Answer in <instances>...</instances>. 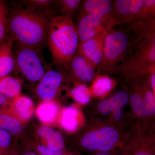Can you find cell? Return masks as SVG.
I'll list each match as a JSON object with an SVG mask.
<instances>
[{
    "label": "cell",
    "instance_id": "obj_1",
    "mask_svg": "<svg viewBox=\"0 0 155 155\" xmlns=\"http://www.w3.org/2000/svg\"><path fill=\"white\" fill-rule=\"evenodd\" d=\"M52 17L50 12L28 7L8 11L7 37L14 42L40 48L47 41Z\"/></svg>",
    "mask_w": 155,
    "mask_h": 155
},
{
    "label": "cell",
    "instance_id": "obj_2",
    "mask_svg": "<svg viewBox=\"0 0 155 155\" xmlns=\"http://www.w3.org/2000/svg\"><path fill=\"white\" fill-rule=\"evenodd\" d=\"M47 41L54 63L58 68L67 70L80 43L72 19L62 15L52 17Z\"/></svg>",
    "mask_w": 155,
    "mask_h": 155
},
{
    "label": "cell",
    "instance_id": "obj_3",
    "mask_svg": "<svg viewBox=\"0 0 155 155\" xmlns=\"http://www.w3.org/2000/svg\"><path fill=\"white\" fill-rule=\"evenodd\" d=\"M125 28L115 27L108 31L105 39L102 59L97 72H117L127 58L136 41V36L129 25Z\"/></svg>",
    "mask_w": 155,
    "mask_h": 155
},
{
    "label": "cell",
    "instance_id": "obj_4",
    "mask_svg": "<svg viewBox=\"0 0 155 155\" xmlns=\"http://www.w3.org/2000/svg\"><path fill=\"white\" fill-rule=\"evenodd\" d=\"M15 43V42H14ZM14 67L13 72L28 83H38L49 70L40 48L15 42L14 45Z\"/></svg>",
    "mask_w": 155,
    "mask_h": 155
},
{
    "label": "cell",
    "instance_id": "obj_5",
    "mask_svg": "<svg viewBox=\"0 0 155 155\" xmlns=\"http://www.w3.org/2000/svg\"><path fill=\"white\" fill-rule=\"evenodd\" d=\"M155 65V33L146 37H137L130 54L117 72L131 75L147 74Z\"/></svg>",
    "mask_w": 155,
    "mask_h": 155
},
{
    "label": "cell",
    "instance_id": "obj_6",
    "mask_svg": "<svg viewBox=\"0 0 155 155\" xmlns=\"http://www.w3.org/2000/svg\"><path fill=\"white\" fill-rule=\"evenodd\" d=\"M118 139L119 134L116 130L111 127H104L84 136L81 144L90 150L107 152L113 148Z\"/></svg>",
    "mask_w": 155,
    "mask_h": 155
},
{
    "label": "cell",
    "instance_id": "obj_7",
    "mask_svg": "<svg viewBox=\"0 0 155 155\" xmlns=\"http://www.w3.org/2000/svg\"><path fill=\"white\" fill-rule=\"evenodd\" d=\"M81 4L83 13L101 20L107 26L108 31L118 25L114 16V1L86 0Z\"/></svg>",
    "mask_w": 155,
    "mask_h": 155
},
{
    "label": "cell",
    "instance_id": "obj_8",
    "mask_svg": "<svg viewBox=\"0 0 155 155\" xmlns=\"http://www.w3.org/2000/svg\"><path fill=\"white\" fill-rule=\"evenodd\" d=\"M64 79L63 72L60 70H48L37 85L38 96L42 101H52L57 95Z\"/></svg>",
    "mask_w": 155,
    "mask_h": 155
},
{
    "label": "cell",
    "instance_id": "obj_9",
    "mask_svg": "<svg viewBox=\"0 0 155 155\" xmlns=\"http://www.w3.org/2000/svg\"><path fill=\"white\" fill-rule=\"evenodd\" d=\"M108 31H104L86 41L79 43L77 52L97 68L102 59L105 39Z\"/></svg>",
    "mask_w": 155,
    "mask_h": 155
},
{
    "label": "cell",
    "instance_id": "obj_10",
    "mask_svg": "<svg viewBox=\"0 0 155 155\" xmlns=\"http://www.w3.org/2000/svg\"><path fill=\"white\" fill-rule=\"evenodd\" d=\"M145 0H116L114 1V13L118 25H128L140 11Z\"/></svg>",
    "mask_w": 155,
    "mask_h": 155
},
{
    "label": "cell",
    "instance_id": "obj_11",
    "mask_svg": "<svg viewBox=\"0 0 155 155\" xmlns=\"http://www.w3.org/2000/svg\"><path fill=\"white\" fill-rule=\"evenodd\" d=\"M76 26L80 43L92 38L104 31H108L107 26L101 20L84 13L81 15Z\"/></svg>",
    "mask_w": 155,
    "mask_h": 155
},
{
    "label": "cell",
    "instance_id": "obj_12",
    "mask_svg": "<svg viewBox=\"0 0 155 155\" xmlns=\"http://www.w3.org/2000/svg\"><path fill=\"white\" fill-rule=\"evenodd\" d=\"M96 69L88 60L77 52L69 62L67 70L78 80L87 82L94 78Z\"/></svg>",
    "mask_w": 155,
    "mask_h": 155
},
{
    "label": "cell",
    "instance_id": "obj_13",
    "mask_svg": "<svg viewBox=\"0 0 155 155\" xmlns=\"http://www.w3.org/2000/svg\"><path fill=\"white\" fill-rule=\"evenodd\" d=\"M5 107L23 125L31 119L34 111L32 100L28 97L21 95L12 99Z\"/></svg>",
    "mask_w": 155,
    "mask_h": 155
},
{
    "label": "cell",
    "instance_id": "obj_14",
    "mask_svg": "<svg viewBox=\"0 0 155 155\" xmlns=\"http://www.w3.org/2000/svg\"><path fill=\"white\" fill-rule=\"evenodd\" d=\"M36 134L40 144L53 151L65 152L64 138L60 132L49 126L42 125L38 128Z\"/></svg>",
    "mask_w": 155,
    "mask_h": 155
},
{
    "label": "cell",
    "instance_id": "obj_15",
    "mask_svg": "<svg viewBox=\"0 0 155 155\" xmlns=\"http://www.w3.org/2000/svg\"><path fill=\"white\" fill-rule=\"evenodd\" d=\"M14 41L7 37L0 45V78L9 75L14 70Z\"/></svg>",
    "mask_w": 155,
    "mask_h": 155
},
{
    "label": "cell",
    "instance_id": "obj_16",
    "mask_svg": "<svg viewBox=\"0 0 155 155\" xmlns=\"http://www.w3.org/2000/svg\"><path fill=\"white\" fill-rule=\"evenodd\" d=\"M0 129L16 137L22 135L24 130L23 124L8 110L5 106L0 109Z\"/></svg>",
    "mask_w": 155,
    "mask_h": 155
},
{
    "label": "cell",
    "instance_id": "obj_17",
    "mask_svg": "<svg viewBox=\"0 0 155 155\" xmlns=\"http://www.w3.org/2000/svg\"><path fill=\"white\" fill-rule=\"evenodd\" d=\"M128 93L124 91L118 92L114 96L104 100L98 107L100 113L104 115L110 114L112 111L121 109L129 101Z\"/></svg>",
    "mask_w": 155,
    "mask_h": 155
},
{
    "label": "cell",
    "instance_id": "obj_18",
    "mask_svg": "<svg viewBox=\"0 0 155 155\" xmlns=\"http://www.w3.org/2000/svg\"><path fill=\"white\" fill-rule=\"evenodd\" d=\"M59 111L58 105L53 100L42 101L36 108L35 114L42 123L49 125L55 122Z\"/></svg>",
    "mask_w": 155,
    "mask_h": 155
},
{
    "label": "cell",
    "instance_id": "obj_19",
    "mask_svg": "<svg viewBox=\"0 0 155 155\" xmlns=\"http://www.w3.org/2000/svg\"><path fill=\"white\" fill-rule=\"evenodd\" d=\"M21 90V82L17 78L10 75L0 78V93L8 99L20 95Z\"/></svg>",
    "mask_w": 155,
    "mask_h": 155
},
{
    "label": "cell",
    "instance_id": "obj_20",
    "mask_svg": "<svg viewBox=\"0 0 155 155\" xmlns=\"http://www.w3.org/2000/svg\"><path fill=\"white\" fill-rule=\"evenodd\" d=\"M78 113V110L75 107H67L63 110L61 114V124L65 130L72 132L77 129Z\"/></svg>",
    "mask_w": 155,
    "mask_h": 155
},
{
    "label": "cell",
    "instance_id": "obj_21",
    "mask_svg": "<svg viewBox=\"0 0 155 155\" xmlns=\"http://www.w3.org/2000/svg\"><path fill=\"white\" fill-rule=\"evenodd\" d=\"M114 81L110 78L107 76L98 77L93 86V92L97 97L102 96L112 89Z\"/></svg>",
    "mask_w": 155,
    "mask_h": 155
},
{
    "label": "cell",
    "instance_id": "obj_22",
    "mask_svg": "<svg viewBox=\"0 0 155 155\" xmlns=\"http://www.w3.org/2000/svg\"><path fill=\"white\" fill-rule=\"evenodd\" d=\"M155 20V0H145L142 8L134 20L150 22Z\"/></svg>",
    "mask_w": 155,
    "mask_h": 155
},
{
    "label": "cell",
    "instance_id": "obj_23",
    "mask_svg": "<svg viewBox=\"0 0 155 155\" xmlns=\"http://www.w3.org/2000/svg\"><path fill=\"white\" fill-rule=\"evenodd\" d=\"M70 93L72 97L81 104H87L90 101L91 92L84 84H77L71 90Z\"/></svg>",
    "mask_w": 155,
    "mask_h": 155
},
{
    "label": "cell",
    "instance_id": "obj_24",
    "mask_svg": "<svg viewBox=\"0 0 155 155\" xmlns=\"http://www.w3.org/2000/svg\"><path fill=\"white\" fill-rule=\"evenodd\" d=\"M61 9V15L72 19L75 13L80 8L82 1L81 0H61L57 1Z\"/></svg>",
    "mask_w": 155,
    "mask_h": 155
},
{
    "label": "cell",
    "instance_id": "obj_25",
    "mask_svg": "<svg viewBox=\"0 0 155 155\" xmlns=\"http://www.w3.org/2000/svg\"><path fill=\"white\" fill-rule=\"evenodd\" d=\"M8 11L5 2L0 1V43L7 38Z\"/></svg>",
    "mask_w": 155,
    "mask_h": 155
},
{
    "label": "cell",
    "instance_id": "obj_26",
    "mask_svg": "<svg viewBox=\"0 0 155 155\" xmlns=\"http://www.w3.org/2000/svg\"><path fill=\"white\" fill-rule=\"evenodd\" d=\"M130 101L135 114L139 117L147 116L143 98L138 93H134L131 95Z\"/></svg>",
    "mask_w": 155,
    "mask_h": 155
},
{
    "label": "cell",
    "instance_id": "obj_27",
    "mask_svg": "<svg viewBox=\"0 0 155 155\" xmlns=\"http://www.w3.org/2000/svg\"><path fill=\"white\" fill-rule=\"evenodd\" d=\"M12 136L5 130L0 129V155H5L13 147Z\"/></svg>",
    "mask_w": 155,
    "mask_h": 155
},
{
    "label": "cell",
    "instance_id": "obj_28",
    "mask_svg": "<svg viewBox=\"0 0 155 155\" xmlns=\"http://www.w3.org/2000/svg\"><path fill=\"white\" fill-rule=\"evenodd\" d=\"M147 116H153L155 113V94L151 91H147L143 98Z\"/></svg>",
    "mask_w": 155,
    "mask_h": 155
},
{
    "label": "cell",
    "instance_id": "obj_29",
    "mask_svg": "<svg viewBox=\"0 0 155 155\" xmlns=\"http://www.w3.org/2000/svg\"><path fill=\"white\" fill-rule=\"evenodd\" d=\"M25 3L27 7L40 11L48 12V8L54 2L50 0H30L22 1Z\"/></svg>",
    "mask_w": 155,
    "mask_h": 155
},
{
    "label": "cell",
    "instance_id": "obj_30",
    "mask_svg": "<svg viewBox=\"0 0 155 155\" xmlns=\"http://www.w3.org/2000/svg\"><path fill=\"white\" fill-rule=\"evenodd\" d=\"M31 149L34 150L38 155H65V152H57L49 149L46 147L38 143L31 145Z\"/></svg>",
    "mask_w": 155,
    "mask_h": 155
},
{
    "label": "cell",
    "instance_id": "obj_31",
    "mask_svg": "<svg viewBox=\"0 0 155 155\" xmlns=\"http://www.w3.org/2000/svg\"><path fill=\"white\" fill-rule=\"evenodd\" d=\"M20 154L18 148L13 145L11 150L5 155H20Z\"/></svg>",
    "mask_w": 155,
    "mask_h": 155
},
{
    "label": "cell",
    "instance_id": "obj_32",
    "mask_svg": "<svg viewBox=\"0 0 155 155\" xmlns=\"http://www.w3.org/2000/svg\"><path fill=\"white\" fill-rule=\"evenodd\" d=\"M9 101V100L8 98L0 93V109L8 104Z\"/></svg>",
    "mask_w": 155,
    "mask_h": 155
},
{
    "label": "cell",
    "instance_id": "obj_33",
    "mask_svg": "<svg viewBox=\"0 0 155 155\" xmlns=\"http://www.w3.org/2000/svg\"><path fill=\"white\" fill-rule=\"evenodd\" d=\"M122 112L121 109L116 110L114 111V116L115 119L117 120H119L121 119L122 117Z\"/></svg>",
    "mask_w": 155,
    "mask_h": 155
},
{
    "label": "cell",
    "instance_id": "obj_34",
    "mask_svg": "<svg viewBox=\"0 0 155 155\" xmlns=\"http://www.w3.org/2000/svg\"><path fill=\"white\" fill-rule=\"evenodd\" d=\"M20 155H38L34 150H31L30 149L24 151Z\"/></svg>",
    "mask_w": 155,
    "mask_h": 155
},
{
    "label": "cell",
    "instance_id": "obj_35",
    "mask_svg": "<svg viewBox=\"0 0 155 155\" xmlns=\"http://www.w3.org/2000/svg\"><path fill=\"white\" fill-rule=\"evenodd\" d=\"M133 155H155L153 153L145 151H140L134 153Z\"/></svg>",
    "mask_w": 155,
    "mask_h": 155
},
{
    "label": "cell",
    "instance_id": "obj_36",
    "mask_svg": "<svg viewBox=\"0 0 155 155\" xmlns=\"http://www.w3.org/2000/svg\"><path fill=\"white\" fill-rule=\"evenodd\" d=\"M91 155H110L108 152H99L96 154Z\"/></svg>",
    "mask_w": 155,
    "mask_h": 155
},
{
    "label": "cell",
    "instance_id": "obj_37",
    "mask_svg": "<svg viewBox=\"0 0 155 155\" xmlns=\"http://www.w3.org/2000/svg\"><path fill=\"white\" fill-rule=\"evenodd\" d=\"M65 155H76L75 154L70 153L67 154H65Z\"/></svg>",
    "mask_w": 155,
    "mask_h": 155
}]
</instances>
